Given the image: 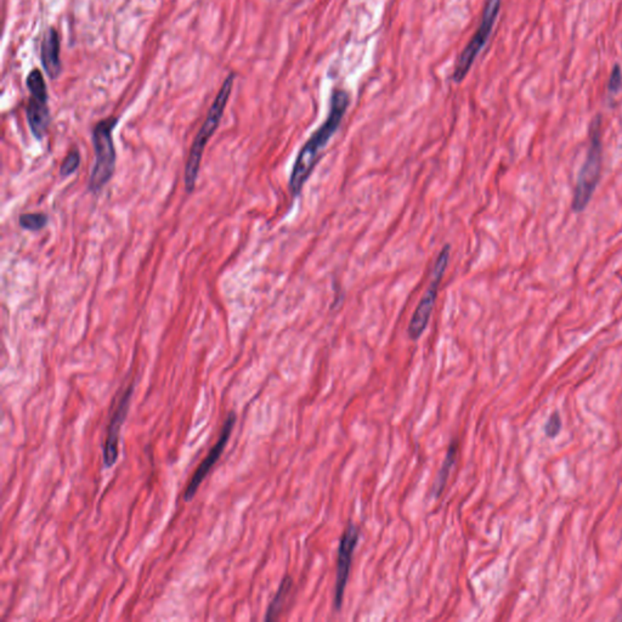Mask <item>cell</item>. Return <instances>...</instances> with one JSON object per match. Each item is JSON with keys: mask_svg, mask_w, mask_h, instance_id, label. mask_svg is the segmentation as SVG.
Instances as JSON below:
<instances>
[{"mask_svg": "<svg viewBox=\"0 0 622 622\" xmlns=\"http://www.w3.org/2000/svg\"><path fill=\"white\" fill-rule=\"evenodd\" d=\"M562 430V418L559 416L558 412H554L548 418L546 426H545V433L548 438H556L558 434Z\"/></svg>", "mask_w": 622, "mask_h": 622, "instance_id": "e0dca14e", "label": "cell"}, {"mask_svg": "<svg viewBox=\"0 0 622 622\" xmlns=\"http://www.w3.org/2000/svg\"><path fill=\"white\" fill-rule=\"evenodd\" d=\"M292 578H291L289 575H286V576L283 578V580H282L281 584L278 586V590H277L276 593L274 595L270 606H269L268 610H266V621H274V620H276L277 617H280L282 609H283V606L286 604L287 598H288V595H289L291 591H292Z\"/></svg>", "mask_w": 622, "mask_h": 622, "instance_id": "4fadbf2b", "label": "cell"}, {"mask_svg": "<svg viewBox=\"0 0 622 622\" xmlns=\"http://www.w3.org/2000/svg\"><path fill=\"white\" fill-rule=\"evenodd\" d=\"M235 423H236V413L231 411L227 415L226 419L222 424V432H220V435H219V439H218L217 444L211 448L209 454H207L206 458L202 461V463L198 465V468L196 469L194 476L191 478L189 485L185 490V502H190V501H192L195 498L196 493L198 491L200 484L206 479L207 476L211 473V468L216 465V463L220 458V456H222L224 450L226 448L227 443H229L230 435L233 433Z\"/></svg>", "mask_w": 622, "mask_h": 622, "instance_id": "ba28073f", "label": "cell"}, {"mask_svg": "<svg viewBox=\"0 0 622 622\" xmlns=\"http://www.w3.org/2000/svg\"><path fill=\"white\" fill-rule=\"evenodd\" d=\"M458 450H460V443H458L457 439H454L450 443L449 450H448V454H446V457H445L444 462H443V465H441L440 471H438V476L434 480L433 496L435 498L440 497L441 493H444L446 482L449 480L451 471L454 469V463L457 461Z\"/></svg>", "mask_w": 622, "mask_h": 622, "instance_id": "7c38bea8", "label": "cell"}, {"mask_svg": "<svg viewBox=\"0 0 622 622\" xmlns=\"http://www.w3.org/2000/svg\"><path fill=\"white\" fill-rule=\"evenodd\" d=\"M501 3H502V0H487L484 11H482L480 25L476 29V32L474 33V36L471 37V42L467 44L465 50L462 51V54L457 60L454 75H452L454 81L460 83L465 79L468 72L471 70V66L476 62L478 55L482 53L484 47L487 45V40L493 33V26L497 20Z\"/></svg>", "mask_w": 622, "mask_h": 622, "instance_id": "8992f818", "label": "cell"}, {"mask_svg": "<svg viewBox=\"0 0 622 622\" xmlns=\"http://www.w3.org/2000/svg\"><path fill=\"white\" fill-rule=\"evenodd\" d=\"M601 119L597 116L591 125L590 147L573 191V209L584 211L599 183L601 169Z\"/></svg>", "mask_w": 622, "mask_h": 622, "instance_id": "3957f363", "label": "cell"}, {"mask_svg": "<svg viewBox=\"0 0 622 622\" xmlns=\"http://www.w3.org/2000/svg\"><path fill=\"white\" fill-rule=\"evenodd\" d=\"M350 99L346 90L336 89L331 98V107L328 116L319 129L315 131L298 153L296 162L293 164L289 177V191L293 196H298L314 172L319 162L321 153L328 145L332 136L336 134L341 125L346 109L349 107Z\"/></svg>", "mask_w": 622, "mask_h": 622, "instance_id": "6da1fadb", "label": "cell"}, {"mask_svg": "<svg viewBox=\"0 0 622 622\" xmlns=\"http://www.w3.org/2000/svg\"><path fill=\"white\" fill-rule=\"evenodd\" d=\"M81 164V155H79V151L77 150H73L70 151L67 156H66L65 159L61 163V167H60V175L62 178H66V177H70L72 174L76 172L78 167Z\"/></svg>", "mask_w": 622, "mask_h": 622, "instance_id": "2e32d148", "label": "cell"}, {"mask_svg": "<svg viewBox=\"0 0 622 622\" xmlns=\"http://www.w3.org/2000/svg\"><path fill=\"white\" fill-rule=\"evenodd\" d=\"M622 87V72L620 66L615 65L614 68L612 70V75H610V79H609V83H608V89L609 92L612 94H617V92H620V89Z\"/></svg>", "mask_w": 622, "mask_h": 622, "instance_id": "ac0fdd59", "label": "cell"}, {"mask_svg": "<svg viewBox=\"0 0 622 622\" xmlns=\"http://www.w3.org/2000/svg\"><path fill=\"white\" fill-rule=\"evenodd\" d=\"M118 123L114 117L103 119L92 130V145L95 150V163L92 167L89 190L98 194L109 183L116 169V151H114L112 131Z\"/></svg>", "mask_w": 622, "mask_h": 622, "instance_id": "277c9868", "label": "cell"}, {"mask_svg": "<svg viewBox=\"0 0 622 622\" xmlns=\"http://www.w3.org/2000/svg\"><path fill=\"white\" fill-rule=\"evenodd\" d=\"M48 220L49 219L44 213H26V214H22L18 219V222L22 229H25V230L39 231L47 226Z\"/></svg>", "mask_w": 622, "mask_h": 622, "instance_id": "9a60e30c", "label": "cell"}, {"mask_svg": "<svg viewBox=\"0 0 622 622\" xmlns=\"http://www.w3.org/2000/svg\"><path fill=\"white\" fill-rule=\"evenodd\" d=\"M233 81H235V76L230 75L225 79V81L222 83V88L218 92L217 98H216L211 109L208 111L206 120H205V123H203L202 128L198 131V134L196 135L194 144L191 146L189 158H187L186 167H185L184 175L185 187H186L187 192H192L194 189H195L197 177H198V173H200V161H202L203 151H205L208 141L213 136V134L216 133V130L218 129L219 123L222 120V114H224L227 101H229V98H230V94H231V90H233Z\"/></svg>", "mask_w": 622, "mask_h": 622, "instance_id": "7a4b0ae2", "label": "cell"}, {"mask_svg": "<svg viewBox=\"0 0 622 622\" xmlns=\"http://www.w3.org/2000/svg\"><path fill=\"white\" fill-rule=\"evenodd\" d=\"M360 537V531L357 525L349 523L346 525V530L341 535L339 548H338V558H337V575L336 586H335V608L337 610L341 609L344 601L346 584L350 575L352 569V557L357 549V542Z\"/></svg>", "mask_w": 622, "mask_h": 622, "instance_id": "52a82bcc", "label": "cell"}, {"mask_svg": "<svg viewBox=\"0 0 622 622\" xmlns=\"http://www.w3.org/2000/svg\"><path fill=\"white\" fill-rule=\"evenodd\" d=\"M28 125L31 128L33 136L40 140L45 135L50 123V112L48 109V101L31 98L28 103L27 109Z\"/></svg>", "mask_w": 622, "mask_h": 622, "instance_id": "8fae6325", "label": "cell"}, {"mask_svg": "<svg viewBox=\"0 0 622 622\" xmlns=\"http://www.w3.org/2000/svg\"><path fill=\"white\" fill-rule=\"evenodd\" d=\"M42 64L45 72L51 79H55L61 73V60H60V40L57 33L54 28H50L45 34L42 43Z\"/></svg>", "mask_w": 622, "mask_h": 622, "instance_id": "30bf717a", "label": "cell"}, {"mask_svg": "<svg viewBox=\"0 0 622 622\" xmlns=\"http://www.w3.org/2000/svg\"><path fill=\"white\" fill-rule=\"evenodd\" d=\"M450 253H451V249L449 246H445L435 260L430 283L428 286L427 291L421 298L419 303L417 305L416 310L412 315L410 324L407 327V333L412 341L419 339L423 332L427 330L428 324H429L430 316L433 313L434 305L438 298L439 286L443 281L445 272L449 265Z\"/></svg>", "mask_w": 622, "mask_h": 622, "instance_id": "5b68a950", "label": "cell"}, {"mask_svg": "<svg viewBox=\"0 0 622 622\" xmlns=\"http://www.w3.org/2000/svg\"><path fill=\"white\" fill-rule=\"evenodd\" d=\"M133 385H129L125 390L123 396H120L117 407L107 427V435L103 444V465L106 468H112L118 460L119 454V434L125 423L128 411H129L130 400L133 396Z\"/></svg>", "mask_w": 622, "mask_h": 622, "instance_id": "9c48e42d", "label": "cell"}, {"mask_svg": "<svg viewBox=\"0 0 622 622\" xmlns=\"http://www.w3.org/2000/svg\"><path fill=\"white\" fill-rule=\"evenodd\" d=\"M28 90L31 92V96L43 101H48V92H47V86L44 81L43 75L39 70H33L27 78Z\"/></svg>", "mask_w": 622, "mask_h": 622, "instance_id": "5bb4252c", "label": "cell"}]
</instances>
